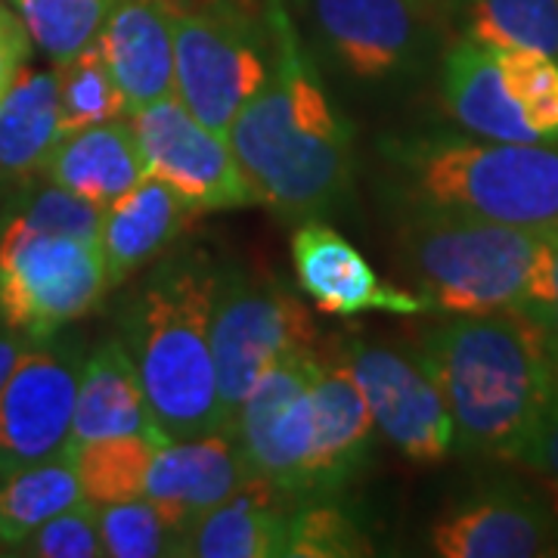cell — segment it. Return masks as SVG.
<instances>
[{
    "instance_id": "cell-1",
    "label": "cell",
    "mask_w": 558,
    "mask_h": 558,
    "mask_svg": "<svg viewBox=\"0 0 558 558\" xmlns=\"http://www.w3.org/2000/svg\"><path fill=\"white\" fill-rule=\"evenodd\" d=\"M270 75L227 140L258 199L282 218L307 220L332 208L351 183V128L304 60L282 0H270Z\"/></svg>"
},
{
    "instance_id": "cell-2",
    "label": "cell",
    "mask_w": 558,
    "mask_h": 558,
    "mask_svg": "<svg viewBox=\"0 0 558 558\" xmlns=\"http://www.w3.org/2000/svg\"><path fill=\"white\" fill-rule=\"evenodd\" d=\"M462 450L519 459L556 400L549 339L524 311L453 314L418 341Z\"/></svg>"
},
{
    "instance_id": "cell-3",
    "label": "cell",
    "mask_w": 558,
    "mask_h": 558,
    "mask_svg": "<svg viewBox=\"0 0 558 558\" xmlns=\"http://www.w3.org/2000/svg\"><path fill=\"white\" fill-rule=\"evenodd\" d=\"M218 274L202 258H180L146 279L121 319L124 348L168 440L223 432L211 354Z\"/></svg>"
},
{
    "instance_id": "cell-4",
    "label": "cell",
    "mask_w": 558,
    "mask_h": 558,
    "mask_svg": "<svg viewBox=\"0 0 558 558\" xmlns=\"http://www.w3.org/2000/svg\"><path fill=\"white\" fill-rule=\"evenodd\" d=\"M400 252L432 307L447 314L524 311L549 252V233L413 205Z\"/></svg>"
},
{
    "instance_id": "cell-5",
    "label": "cell",
    "mask_w": 558,
    "mask_h": 558,
    "mask_svg": "<svg viewBox=\"0 0 558 558\" xmlns=\"http://www.w3.org/2000/svg\"><path fill=\"white\" fill-rule=\"evenodd\" d=\"M413 205L558 230V143L428 137L398 149Z\"/></svg>"
},
{
    "instance_id": "cell-6",
    "label": "cell",
    "mask_w": 558,
    "mask_h": 558,
    "mask_svg": "<svg viewBox=\"0 0 558 558\" xmlns=\"http://www.w3.org/2000/svg\"><path fill=\"white\" fill-rule=\"evenodd\" d=\"M317 323L307 304L277 277L233 267L218 274L211 307V354L223 432L252 385L289 354L314 351Z\"/></svg>"
},
{
    "instance_id": "cell-7",
    "label": "cell",
    "mask_w": 558,
    "mask_h": 558,
    "mask_svg": "<svg viewBox=\"0 0 558 558\" xmlns=\"http://www.w3.org/2000/svg\"><path fill=\"white\" fill-rule=\"evenodd\" d=\"M109 289L100 242L40 233L13 218L0 233V323L47 339L94 311Z\"/></svg>"
},
{
    "instance_id": "cell-8",
    "label": "cell",
    "mask_w": 558,
    "mask_h": 558,
    "mask_svg": "<svg viewBox=\"0 0 558 558\" xmlns=\"http://www.w3.org/2000/svg\"><path fill=\"white\" fill-rule=\"evenodd\" d=\"M174 10V94L211 128L230 131L240 109L270 75L260 28L240 10Z\"/></svg>"
},
{
    "instance_id": "cell-9",
    "label": "cell",
    "mask_w": 558,
    "mask_h": 558,
    "mask_svg": "<svg viewBox=\"0 0 558 558\" xmlns=\"http://www.w3.org/2000/svg\"><path fill=\"white\" fill-rule=\"evenodd\" d=\"M319 369L314 351L277 360L240 403L230 435L240 444L245 469L279 494H304L314 453L311 385Z\"/></svg>"
},
{
    "instance_id": "cell-10",
    "label": "cell",
    "mask_w": 558,
    "mask_h": 558,
    "mask_svg": "<svg viewBox=\"0 0 558 558\" xmlns=\"http://www.w3.org/2000/svg\"><path fill=\"white\" fill-rule=\"evenodd\" d=\"M341 360L351 366L376 428L400 457L435 465L453 453V418L418 354L354 339L341 351Z\"/></svg>"
},
{
    "instance_id": "cell-11",
    "label": "cell",
    "mask_w": 558,
    "mask_h": 558,
    "mask_svg": "<svg viewBox=\"0 0 558 558\" xmlns=\"http://www.w3.org/2000/svg\"><path fill=\"white\" fill-rule=\"evenodd\" d=\"M131 128L149 174L171 183L199 211H227L258 205L230 140L205 128L178 94L131 112Z\"/></svg>"
},
{
    "instance_id": "cell-12",
    "label": "cell",
    "mask_w": 558,
    "mask_h": 558,
    "mask_svg": "<svg viewBox=\"0 0 558 558\" xmlns=\"http://www.w3.org/2000/svg\"><path fill=\"white\" fill-rule=\"evenodd\" d=\"M78 381L57 351H22L0 388V478L69 450Z\"/></svg>"
},
{
    "instance_id": "cell-13",
    "label": "cell",
    "mask_w": 558,
    "mask_h": 558,
    "mask_svg": "<svg viewBox=\"0 0 558 558\" xmlns=\"http://www.w3.org/2000/svg\"><path fill=\"white\" fill-rule=\"evenodd\" d=\"M329 53L360 81L407 72L422 53L428 0H314Z\"/></svg>"
},
{
    "instance_id": "cell-14",
    "label": "cell",
    "mask_w": 558,
    "mask_h": 558,
    "mask_svg": "<svg viewBox=\"0 0 558 558\" xmlns=\"http://www.w3.org/2000/svg\"><path fill=\"white\" fill-rule=\"evenodd\" d=\"M292 267L301 292L332 317H357L366 311L422 314L432 307L422 292L381 282L360 248L319 220L307 218L292 233Z\"/></svg>"
},
{
    "instance_id": "cell-15",
    "label": "cell",
    "mask_w": 558,
    "mask_h": 558,
    "mask_svg": "<svg viewBox=\"0 0 558 558\" xmlns=\"http://www.w3.org/2000/svg\"><path fill=\"white\" fill-rule=\"evenodd\" d=\"M248 481L255 478L248 475L233 435L211 432L156 447L146 469L143 499L159 512L178 539L193 521L233 497Z\"/></svg>"
},
{
    "instance_id": "cell-16",
    "label": "cell",
    "mask_w": 558,
    "mask_h": 558,
    "mask_svg": "<svg viewBox=\"0 0 558 558\" xmlns=\"http://www.w3.org/2000/svg\"><path fill=\"white\" fill-rule=\"evenodd\" d=\"M432 549L444 558H549L558 556V519L519 490H484L435 521Z\"/></svg>"
},
{
    "instance_id": "cell-17",
    "label": "cell",
    "mask_w": 558,
    "mask_h": 558,
    "mask_svg": "<svg viewBox=\"0 0 558 558\" xmlns=\"http://www.w3.org/2000/svg\"><path fill=\"white\" fill-rule=\"evenodd\" d=\"M94 44L119 81L131 112L174 94L171 0H116Z\"/></svg>"
},
{
    "instance_id": "cell-18",
    "label": "cell",
    "mask_w": 558,
    "mask_h": 558,
    "mask_svg": "<svg viewBox=\"0 0 558 558\" xmlns=\"http://www.w3.org/2000/svg\"><path fill=\"white\" fill-rule=\"evenodd\" d=\"M314 403V453L307 462L304 494H332L360 469L376 428L369 403L344 360L319 357L311 385Z\"/></svg>"
},
{
    "instance_id": "cell-19",
    "label": "cell",
    "mask_w": 558,
    "mask_h": 558,
    "mask_svg": "<svg viewBox=\"0 0 558 558\" xmlns=\"http://www.w3.org/2000/svg\"><path fill=\"white\" fill-rule=\"evenodd\" d=\"M196 215L199 208L156 174H146L131 193L112 202L102 211L100 227V252L109 286L124 282L143 264L165 252Z\"/></svg>"
},
{
    "instance_id": "cell-20",
    "label": "cell",
    "mask_w": 558,
    "mask_h": 558,
    "mask_svg": "<svg viewBox=\"0 0 558 558\" xmlns=\"http://www.w3.org/2000/svg\"><path fill=\"white\" fill-rule=\"evenodd\" d=\"M112 438H149L168 444L149 413L134 357L116 339L102 341L81 369L69 447Z\"/></svg>"
},
{
    "instance_id": "cell-21",
    "label": "cell",
    "mask_w": 558,
    "mask_h": 558,
    "mask_svg": "<svg viewBox=\"0 0 558 558\" xmlns=\"http://www.w3.org/2000/svg\"><path fill=\"white\" fill-rule=\"evenodd\" d=\"M440 87L453 121L469 134L502 143H543L509 97L497 57L487 44L475 38L457 40L444 53Z\"/></svg>"
},
{
    "instance_id": "cell-22",
    "label": "cell",
    "mask_w": 558,
    "mask_h": 558,
    "mask_svg": "<svg viewBox=\"0 0 558 558\" xmlns=\"http://www.w3.org/2000/svg\"><path fill=\"white\" fill-rule=\"evenodd\" d=\"M289 519L279 490L248 481L220 506L208 509L174 539V556L196 558H274L286 556Z\"/></svg>"
},
{
    "instance_id": "cell-23",
    "label": "cell",
    "mask_w": 558,
    "mask_h": 558,
    "mask_svg": "<svg viewBox=\"0 0 558 558\" xmlns=\"http://www.w3.org/2000/svg\"><path fill=\"white\" fill-rule=\"evenodd\" d=\"M53 183L100 205L102 211L149 174L131 121H102L62 134L47 161Z\"/></svg>"
},
{
    "instance_id": "cell-24",
    "label": "cell",
    "mask_w": 558,
    "mask_h": 558,
    "mask_svg": "<svg viewBox=\"0 0 558 558\" xmlns=\"http://www.w3.org/2000/svg\"><path fill=\"white\" fill-rule=\"evenodd\" d=\"M60 137L57 72L22 65L13 87L0 100V174L28 180L47 171Z\"/></svg>"
},
{
    "instance_id": "cell-25",
    "label": "cell",
    "mask_w": 558,
    "mask_h": 558,
    "mask_svg": "<svg viewBox=\"0 0 558 558\" xmlns=\"http://www.w3.org/2000/svg\"><path fill=\"white\" fill-rule=\"evenodd\" d=\"M84 499L75 459L65 450L60 457L16 469L0 478V543L20 546L47 519L72 509Z\"/></svg>"
},
{
    "instance_id": "cell-26",
    "label": "cell",
    "mask_w": 558,
    "mask_h": 558,
    "mask_svg": "<svg viewBox=\"0 0 558 558\" xmlns=\"http://www.w3.org/2000/svg\"><path fill=\"white\" fill-rule=\"evenodd\" d=\"M469 38L558 60V0H469Z\"/></svg>"
},
{
    "instance_id": "cell-27",
    "label": "cell",
    "mask_w": 558,
    "mask_h": 558,
    "mask_svg": "<svg viewBox=\"0 0 558 558\" xmlns=\"http://www.w3.org/2000/svg\"><path fill=\"white\" fill-rule=\"evenodd\" d=\"M156 447L161 444L149 438H112L69 447L84 499H90L94 506L143 499L146 469Z\"/></svg>"
},
{
    "instance_id": "cell-28",
    "label": "cell",
    "mask_w": 558,
    "mask_h": 558,
    "mask_svg": "<svg viewBox=\"0 0 558 558\" xmlns=\"http://www.w3.org/2000/svg\"><path fill=\"white\" fill-rule=\"evenodd\" d=\"M116 0H16L32 44L53 62L78 57L100 35Z\"/></svg>"
},
{
    "instance_id": "cell-29",
    "label": "cell",
    "mask_w": 558,
    "mask_h": 558,
    "mask_svg": "<svg viewBox=\"0 0 558 558\" xmlns=\"http://www.w3.org/2000/svg\"><path fill=\"white\" fill-rule=\"evenodd\" d=\"M57 81H60V134L116 121L128 112L119 81L102 60L97 44L84 47L78 57L60 62Z\"/></svg>"
},
{
    "instance_id": "cell-30",
    "label": "cell",
    "mask_w": 558,
    "mask_h": 558,
    "mask_svg": "<svg viewBox=\"0 0 558 558\" xmlns=\"http://www.w3.org/2000/svg\"><path fill=\"white\" fill-rule=\"evenodd\" d=\"M494 57L521 116L543 143H558V60L534 50H494Z\"/></svg>"
},
{
    "instance_id": "cell-31",
    "label": "cell",
    "mask_w": 558,
    "mask_h": 558,
    "mask_svg": "<svg viewBox=\"0 0 558 558\" xmlns=\"http://www.w3.org/2000/svg\"><path fill=\"white\" fill-rule=\"evenodd\" d=\"M102 556L156 558L174 556V531L146 499L97 506Z\"/></svg>"
},
{
    "instance_id": "cell-32",
    "label": "cell",
    "mask_w": 558,
    "mask_h": 558,
    "mask_svg": "<svg viewBox=\"0 0 558 558\" xmlns=\"http://www.w3.org/2000/svg\"><path fill=\"white\" fill-rule=\"evenodd\" d=\"M369 539L336 506H304L289 519V558L369 556Z\"/></svg>"
},
{
    "instance_id": "cell-33",
    "label": "cell",
    "mask_w": 558,
    "mask_h": 558,
    "mask_svg": "<svg viewBox=\"0 0 558 558\" xmlns=\"http://www.w3.org/2000/svg\"><path fill=\"white\" fill-rule=\"evenodd\" d=\"M22 556L40 558H97L102 556L97 506L81 499L72 509L47 519L20 543Z\"/></svg>"
},
{
    "instance_id": "cell-34",
    "label": "cell",
    "mask_w": 558,
    "mask_h": 558,
    "mask_svg": "<svg viewBox=\"0 0 558 558\" xmlns=\"http://www.w3.org/2000/svg\"><path fill=\"white\" fill-rule=\"evenodd\" d=\"M16 218L40 230V233H57V236H72V240L100 242L102 208L94 202L81 199L78 193L53 183L50 190L38 193L35 199L22 208Z\"/></svg>"
},
{
    "instance_id": "cell-35",
    "label": "cell",
    "mask_w": 558,
    "mask_h": 558,
    "mask_svg": "<svg viewBox=\"0 0 558 558\" xmlns=\"http://www.w3.org/2000/svg\"><path fill=\"white\" fill-rule=\"evenodd\" d=\"M515 462L527 465L537 475L549 494H556L558 502V398L549 403V410L537 422L534 435L521 447Z\"/></svg>"
},
{
    "instance_id": "cell-36",
    "label": "cell",
    "mask_w": 558,
    "mask_h": 558,
    "mask_svg": "<svg viewBox=\"0 0 558 558\" xmlns=\"http://www.w3.org/2000/svg\"><path fill=\"white\" fill-rule=\"evenodd\" d=\"M524 314L546 332V339L558 341V240L549 233V252L539 267L531 299L524 304Z\"/></svg>"
},
{
    "instance_id": "cell-37",
    "label": "cell",
    "mask_w": 558,
    "mask_h": 558,
    "mask_svg": "<svg viewBox=\"0 0 558 558\" xmlns=\"http://www.w3.org/2000/svg\"><path fill=\"white\" fill-rule=\"evenodd\" d=\"M28 50H32V38L22 25L20 13L0 3V100L7 97V90L22 72Z\"/></svg>"
},
{
    "instance_id": "cell-38",
    "label": "cell",
    "mask_w": 558,
    "mask_h": 558,
    "mask_svg": "<svg viewBox=\"0 0 558 558\" xmlns=\"http://www.w3.org/2000/svg\"><path fill=\"white\" fill-rule=\"evenodd\" d=\"M20 354H22V344L20 339L13 336V329H10V326H0V388H3L7 376L13 373V366H16Z\"/></svg>"
},
{
    "instance_id": "cell-39",
    "label": "cell",
    "mask_w": 558,
    "mask_h": 558,
    "mask_svg": "<svg viewBox=\"0 0 558 558\" xmlns=\"http://www.w3.org/2000/svg\"><path fill=\"white\" fill-rule=\"evenodd\" d=\"M549 366H553V388L558 398V341H549Z\"/></svg>"
},
{
    "instance_id": "cell-40",
    "label": "cell",
    "mask_w": 558,
    "mask_h": 558,
    "mask_svg": "<svg viewBox=\"0 0 558 558\" xmlns=\"http://www.w3.org/2000/svg\"><path fill=\"white\" fill-rule=\"evenodd\" d=\"M553 236H556V240H558V230H556V233H553Z\"/></svg>"
}]
</instances>
